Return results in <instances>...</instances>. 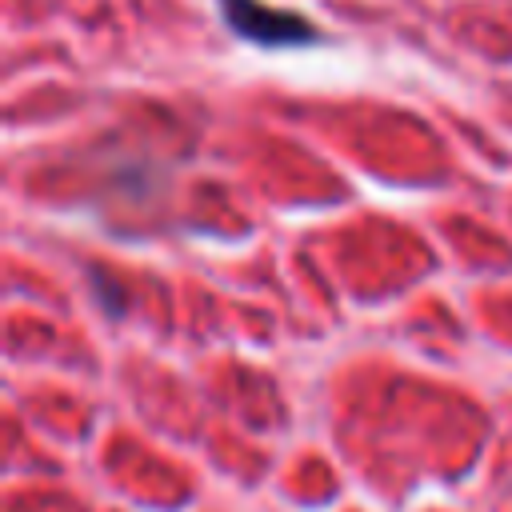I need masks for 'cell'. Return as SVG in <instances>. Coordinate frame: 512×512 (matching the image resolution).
Listing matches in <instances>:
<instances>
[{
	"instance_id": "6da1fadb",
	"label": "cell",
	"mask_w": 512,
	"mask_h": 512,
	"mask_svg": "<svg viewBox=\"0 0 512 512\" xmlns=\"http://www.w3.org/2000/svg\"><path fill=\"white\" fill-rule=\"evenodd\" d=\"M220 20L240 36L260 48H300L316 44V24L304 20L300 12L272 8L264 0H216Z\"/></svg>"
}]
</instances>
